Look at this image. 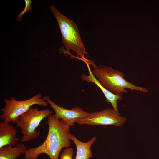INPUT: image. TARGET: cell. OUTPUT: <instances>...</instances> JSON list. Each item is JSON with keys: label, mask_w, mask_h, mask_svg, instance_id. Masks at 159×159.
Returning a JSON list of instances; mask_svg holds the SVG:
<instances>
[{"label": "cell", "mask_w": 159, "mask_h": 159, "mask_svg": "<svg viewBox=\"0 0 159 159\" xmlns=\"http://www.w3.org/2000/svg\"><path fill=\"white\" fill-rule=\"evenodd\" d=\"M27 148L22 143H17L14 147L6 145L0 148V159H16L24 154Z\"/></svg>", "instance_id": "obj_11"}, {"label": "cell", "mask_w": 159, "mask_h": 159, "mask_svg": "<svg viewBox=\"0 0 159 159\" xmlns=\"http://www.w3.org/2000/svg\"><path fill=\"white\" fill-rule=\"evenodd\" d=\"M43 99L51 107L55 112V117L62 120L68 126L74 125L80 120L87 117L89 113L84 111L79 107L76 106L71 109L64 108L53 102L49 96H44Z\"/></svg>", "instance_id": "obj_7"}, {"label": "cell", "mask_w": 159, "mask_h": 159, "mask_svg": "<svg viewBox=\"0 0 159 159\" xmlns=\"http://www.w3.org/2000/svg\"><path fill=\"white\" fill-rule=\"evenodd\" d=\"M52 113L49 109L39 110L36 107H31L22 115L16 123V126L21 129L23 135L21 142H27L36 139L39 135L36 130L37 127L43 119Z\"/></svg>", "instance_id": "obj_5"}, {"label": "cell", "mask_w": 159, "mask_h": 159, "mask_svg": "<svg viewBox=\"0 0 159 159\" xmlns=\"http://www.w3.org/2000/svg\"><path fill=\"white\" fill-rule=\"evenodd\" d=\"M17 131L9 123L0 122V148L6 145L15 146L19 140L17 136Z\"/></svg>", "instance_id": "obj_8"}, {"label": "cell", "mask_w": 159, "mask_h": 159, "mask_svg": "<svg viewBox=\"0 0 159 159\" xmlns=\"http://www.w3.org/2000/svg\"><path fill=\"white\" fill-rule=\"evenodd\" d=\"M50 9L58 23L62 35V42L67 49L66 53H69V50H72L83 60L86 61L85 56L88 53L85 51L75 23L61 14L53 6H51Z\"/></svg>", "instance_id": "obj_3"}, {"label": "cell", "mask_w": 159, "mask_h": 159, "mask_svg": "<svg viewBox=\"0 0 159 159\" xmlns=\"http://www.w3.org/2000/svg\"><path fill=\"white\" fill-rule=\"evenodd\" d=\"M47 123L48 131L45 140L38 146L27 149L24 154L25 159H37L42 153L47 154L50 159H58L62 149L70 147L69 137L70 127L52 115L47 117Z\"/></svg>", "instance_id": "obj_1"}, {"label": "cell", "mask_w": 159, "mask_h": 159, "mask_svg": "<svg viewBox=\"0 0 159 159\" xmlns=\"http://www.w3.org/2000/svg\"><path fill=\"white\" fill-rule=\"evenodd\" d=\"M87 64L89 72V75H87L85 74L81 75L80 77L82 80L88 82L94 83L97 85L103 93L107 102L111 104L113 109L117 111H119L117 102L118 100H121L122 99V97L110 92L102 86L92 73L88 64L87 63Z\"/></svg>", "instance_id": "obj_9"}, {"label": "cell", "mask_w": 159, "mask_h": 159, "mask_svg": "<svg viewBox=\"0 0 159 159\" xmlns=\"http://www.w3.org/2000/svg\"><path fill=\"white\" fill-rule=\"evenodd\" d=\"M73 155V150L71 148H65L61 153L60 159H72Z\"/></svg>", "instance_id": "obj_12"}, {"label": "cell", "mask_w": 159, "mask_h": 159, "mask_svg": "<svg viewBox=\"0 0 159 159\" xmlns=\"http://www.w3.org/2000/svg\"><path fill=\"white\" fill-rule=\"evenodd\" d=\"M127 119L121 116L119 111L113 108H107L102 110L89 113L86 117L80 120L77 123L90 125L122 126Z\"/></svg>", "instance_id": "obj_6"}, {"label": "cell", "mask_w": 159, "mask_h": 159, "mask_svg": "<svg viewBox=\"0 0 159 159\" xmlns=\"http://www.w3.org/2000/svg\"><path fill=\"white\" fill-rule=\"evenodd\" d=\"M25 3V6L23 11L20 13L19 14V15L17 18V20L19 21L21 20L23 15L24 14H26L27 12L32 10L31 4L32 3V1L30 0H24Z\"/></svg>", "instance_id": "obj_13"}, {"label": "cell", "mask_w": 159, "mask_h": 159, "mask_svg": "<svg viewBox=\"0 0 159 159\" xmlns=\"http://www.w3.org/2000/svg\"><path fill=\"white\" fill-rule=\"evenodd\" d=\"M70 139L75 144L77 149L76 154L74 159H89L93 157L90 148L96 141V136L93 137L87 142H82L79 140L70 132L69 134Z\"/></svg>", "instance_id": "obj_10"}, {"label": "cell", "mask_w": 159, "mask_h": 159, "mask_svg": "<svg viewBox=\"0 0 159 159\" xmlns=\"http://www.w3.org/2000/svg\"><path fill=\"white\" fill-rule=\"evenodd\" d=\"M42 95L39 93L30 98L24 100H18L14 97L4 100L5 105L1 109L2 114L0 118L9 123H16L19 117L26 112L34 105L44 106L47 105V102L41 98Z\"/></svg>", "instance_id": "obj_4"}, {"label": "cell", "mask_w": 159, "mask_h": 159, "mask_svg": "<svg viewBox=\"0 0 159 159\" xmlns=\"http://www.w3.org/2000/svg\"><path fill=\"white\" fill-rule=\"evenodd\" d=\"M91 70L92 74L99 82L104 87L110 92L122 97V93H127L126 89L136 90L146 93L147 89L136 86L124 78L123 73L118 70L102 65L96 66L93 63Z\"/></svg>", "instance_id": "obj_2"}]
</instances>
